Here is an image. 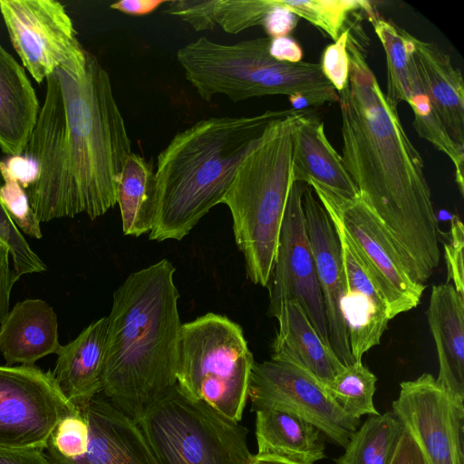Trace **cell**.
Returning a JSON list of instances; mask_svg holds the SVG:
<instances>
[{"mask_svg":"<svg viewBox=\"0 0 464 464\" xmlns=\"http://www.w3.org/2000/svg\"><path fill=\"white\" fill-rule=\"evenodd\" d=\"M46 92L24 155L38 178L25 191L39 222L117 204V188L131 144L110 76L84 50L46 78Z\"/></svg>","mask_w":464,"mask_h":464,"instance_id":"cell-1","label":"cell"},{"mask_svg":"<svg viewBox=\"0 0 464 464\" xmlns=\"http://www.w3.org/2000/svg\"><path fill=\"white\" fill-rule=\"evenodd\" d=\"M349 81L338 92L343 161L360 196L423 284L440 262L438 219L422 158L406 134L363 50L350 33Z\"/></svg>","mask_w":464,"mask_h":464,"instance_id":"cell-2","label":"cell"},{"mask_svg":"<svg viewBox=\"0 0 464 464\" xmlns=\"http://www.w3.org/2000/svg\"><path fill=\"white\" fill-rule=\"evenodd\" d=\"M168 259L130 274L113 294L102 392L137 423L176 383L181 322Z\"/></svg>","mask_w":464,"mask_h":464,"instance_id":"cell-3","label":"cell"},{"mask_svg":"<svg viewBox=\"0 0 464 464\" xmlns=\"http://www.w3.org/2000/svg\"><path fill=\"white\" fill-rule=\"evenodd\" d=\"M295 110L210 117L178 132L160 152L150 240H181L222 200L266 128Z\"/></svg>","mask_w":464,"mask_h":464,"instance_id":"cell-4","label":"cell"},{"mask_svg":"<svg viewBox=\"0 0 464 464\" xmlns=\"http://www.w3.org/2000/svg\"><path fill=\"white\" fill-rule=\"evenodd\" d=\"M306 111L271 122L240 163L222 203L233 219L236 244L255 285L266 286L276 253L292 177L294 133Z\"/></svg>","mask_w":464,"mask_h":464,"instance_id":"cell-5","label":"cell"},{"mask_svg":"<svg viewBox=\"0 0 464 464\" xmlns=\"http://www.w3.org/2000/svg\"><path fill=\"white\" fill-rule=\"evenodd\" d=\"M271 38L259 37L232 44L207 37L182 46L177 60L199 97L210 102L221 94L237 102L254 97L302 94L312 105L339 102L320 63L279 62L271 56Z\"/></svg>","mask_w":464,"mask_h":464,"instance_id":"cell-6","label":"cell"},{"mask_svg":"<svg viewBox=\"0 0 464 464\" xmlns=\"http://www.w3.org/2000/svg\"><path fill=\"white\" fill-rule=\"evenodd\" d=\"M255 362L239 324L208 313L182 324L177 383L188 395L239 422Z\"/></svg>","mask_w":464,"mask_h":464,"instance_id":"cell-7","label":"cell"},{"mask_svg":"<svg viewBox=\"0 0 464 464\" xmlns=\"http://www.w3.org/2000/svg\"><path fill=\"white\" fill-rule=\"evenodd\" d=\"M158 464H249L248 430L176 383L138 422Z\"/></svg>","mask_w":464,"mask_h":464,"instance_id":"cell-8","label":"cell"},{"mask_svg":"<svg viewBox=\"0 0 464 464\" xmlns=\"http://www.w3.org/2000/svg\"><path fill=\"white\" fill-rule=\"evenodd\" d=\"M77 409L51 372L0 365V450H44L61 420Z\"/></svg>","mask_w":464,"mask_h":464,"instance_id":"cell-9","label":"cell"},{"mask_svg":"<svg viewBox=\"0 0 464 464\" xmlns=\"http://www.w3.org/2000/svg\"><path fill=\"white\" fill-rule=\"evenodd\" d=\"M310 188L370 266L386 299L390 319L415 308L425 285L411 277L394 241L361 196L347 199L316 185Z\"/></svg>","mask_w":464,"mask_h":464,"instance_id":"cell-10","label":"cell"},{"mask_svg":"<svg viewBox=\"0 0 464 464\" xmlns=\"http://www.w3.org/2000/svg\"><path fill=\"white\" fill-rule=\"evenodd\" d=\"M248 399L252 411L273 409L298 416L343 449L360 425V420L346 414L322 383L298 367L283 362H255Z\"/></svg>","mask_w":464,"mask_h":464,"instance_id":"cell-11","label":"cell"},{"mask_svg":"<svg viewBox=\"0 0 464 464\" xmlns=\"http://www.w3.org/2000/svg\"><path fill=\"white\" fill-rule=\"evenodd\" d=\"M304 188L301 182L293 181L287 197L269 279V314L275 317L284 302H296L322 341L331 347L323 295L305 226Z\"/></svg>","mask_w":464,"mask_h":464,"instance_id":"cell-12","label":"cell"},{"mask_svg":"<svg viewBox=\"0 0 464 464\" xmlns=\"http://www.w3.org/2000/svg\"><path fill=\"white\" fill-rule=\"evenodd\" d=\"M0 12L14 49L38 83L85 50L58 1L0 0Z\"/></svg>","mask_w":464,"mask_h":464,"instance_id":"cell-13","label":"cell"},{"mask_svg":"<svg viewBox=\"0 0 464 464\" xmlns=\"http://www.w3.org/2000/svg\"><path fill=\"white\" fill-rule=\"evenodd\" d=\"M392 412L430 464H464V401L431 374L401 382Z\"/></svg>","mask_w":464,"mask_h":464,"instance_id":"cell-14","label":"cell"},{"mask_svg":"<svg viewBox=\"0 0 464 464\" xmlns=\"http://www.w3.org/2000/svg\"><path fill=\"white\" fill-rule=\"evenodd\" d=\"M303 209L323 295L330 345L343 365L347 366L355 361L341 309L345 279L339 237L332 219L308 185L304 188Z\"/></svg>","mask_w":464,"mask_h":464,"instance_id":"cell-15","label":"cell"},{"mask_svg":"<svg viewBox=\"0 0 464 464\" xmlns=\"http://www.w3.org/2000/svg\"><path fill=\"white\" fill-rule=\"evenodd\" d=\"M333 223L340 241L345 279L341 309L352 356L362 362V355L380 343L387 329L391 320L388 305L370 266L340 224Z\"/></svg>","mask_w":464,"mask_h":464,"instance_id":"cell-16","label":"cell"},{"mask_svg":"<svg viewBox=\"0 0 464 464\" xmlns=\"http://www.w3.org/2000/svg\"><path fill=\"white\" fill-rule=\"evenodd\" d=\"M80 410L89 427L83 450L52 464H158L139 424L110 401L97 395Z\"/></svg>","mask_w":464,"mask_h":464,"instance_id":"cell-17","label":"cell"},{"mask_svg":"<svg viewBox=\"0 0 464 464\" xmlns=\"http://www.w3.org/2000/svg\"><path fill=\"white\" fill-rule=\"evenodd\" d=\"M293 181L316 185L347 199L360 196L340 156L324 133V122L306 111L297 121L293 141Z\"/></svg>","mask_w":464,"mask_h":464,"instance_id":"cell-18","label":"cell"},{"mask_svg":"<svg viewBox=\"0 0 464 464\" xmlns=\"http://www.w3.org/2000/svg\"><path fill=\"white\" fill-rule=\"evenodd\" d=\"M107 328L108 318L102 317L56 352L51 374L63 394L78 409L102 392Z\"/></svg>","mask_w":464,"mask_h":464,"instance_id":"cell-19","label":"cell"},{"mask_svg":"<svg viewBox=\"0 0 464 464\" xmlns=\"http://www.w3.org/2000/svg\"><path fill=\"white\" fill-rule=\"evenodd\" d=\"M275 317L278 331L272 344L271 360L295 365L323 385L344 368L333 349L322 341L299 304L284 302Z\"/></svg>","mask_w":464,"mask_h":464,"instance_id":"cell-20","label":"cell"},{"mask_svg":"<svg viewBox=\"0 0 464 464\" xmlns=\"http://www.w3.org/2000/svg\"><path fill=\"white\" fill-rule=\"evenodd\" d=\"M427 318L438 353L436 381L464 401V295L450 282L433 285Z\"/></svg>","mask_w":464,"mask_h":464,"instance_id":"cell-21","label":"cell"},{"mask_svg":"<svg viewBox=\"0 0 464 464\" xmlns=\"http://www.w3.org/2000/svg\"><path fill=\"white\" fill-rule=\"evenodd\" d=\"M60 345L56 314L43 300L18 302L1 323L0 353L8 366H33Z\"/></svg>","mask_w":464,"mask_h":464,"instance_id":"cell-22","label":"cell"},{"mask_svg":"<svg viewBox=\"0 0 464 464\" xmlns=\"http://www.w3.org/2000/svg\"><path fill=\"white\" fill-rule=\"evenodd\" d=\"M413 57L433 111L452 140L464 149V83L460 70L438 45L415 36Z\"/></svg>","mask_w":464,"mask_h":464,"instance_id":"cell-23","label":"cell"},{"mask_svg":"<svg viewBox=\"0 0 464 464\" xmlns=\"http://www.w3.org/2000/svg\"><path fill=\"white\" fill-rule=\"evenodd\" d=\"M36 93L24 69L0 44V149L24 153L39 113Z\"/></svg>","mask_w":464,"mask_h":464,"instance_id":"cell-24","label":"cell"},{"mask_svg":"<svg viewBox=\"0 0 464 464\" xmlns=\"http://www.w3.org/2000/svg\"><path fill=\"white\" fill-rule=\"evenodd\" d=\"M255 412L257 455L298 464H314L325 457L321 431L310 422L278 410Z\"/></svg>","mask_w":464,"mask_h":464,"instance_id":"cell-25","label":"cell"},{"mask_svg":"<svg viewBox=\"0 0 464 464\" xmlns=\"http://www.w3.org/2000/svg\"><path fill=\"white\" fill-rule=\"evenodd\" d=\"M368 15L386 55L387 98L395 105L401 102L410 106L428 102L413 57V35L373 11Z\"/></svg>","mask_w":464,"mask_h":464,"instance_id":"cell-26","label":"cell"},{"mask_svg":"<svg viewBox=\"0 0 464 464\" xmlns=\"http://www.w3.org/2000/svg\"><path fill=\"white\" fill-rule=\"evenodd\" d=\"M122 231L140 237L150 232L156 210L155 171L150 161L131 152L123 166L117 188Z\"/></svg>","mask_w":464,"mask_h":464,"instance_id":"cell-27","label":"cell"},{"mask_svg":"<svg viewBox=\"0 0 464 464\" xmlns=\"http://www.w3.org/2000/svg\"><path fill=\"white\" fill-rule=\"evenodd\" d=\"M401 430L392 411L369 416L352 435L344 453L334 459L335 464H388Z\"/></svg>","mask_w":464,"mask_h":464,"instance_id":"cell-28","label":"cell"},{"mask_svg":"<svg viewBox=\"0 0 464 464\" xmlns=\"http://www.w3.org/2000/svg\"><path fill=\"white\" fill-rule=\"evenodd\" d=\"M377 378L362 362L344 366L329 383L326 392L350 417L360 420L363 415H377L373 404Z\"/></svg>","mask_w":464,"mask_h":464,"instance_id":"cell-29","label":"cell"},{"mask_svg":"<svg viewBox=\"0 0 464 464\" xmlns=\"http://www.w3.org/2000/svg\"><path fill=\"white\" fill-rule=\"evenodd\" d=\"M283 7L295 15L320 28L334 41L340 36L348 14L362 9L372 12L371 3L364 0H280Z\"/></svg>","mask_w":464,"mask_h":464,"instance_id":"cell-30","label":"cell"},{"mask_svg":"<svg viewBox=\"0 0 464 464\" xmlns=\"http://www.w3.org/2000/svg\"><path fill=\"white\" fill-rule=\"evenodd\" d=\"M211 23L225 32L237 34L255 25H262L275 7V0H211Z\"/></svg>","mask_w":464,"mask_h":464,"instance_id":"cell-31","label":"cell"},{"mask_svg":"<svg viewBox=\"0 0 464 464\" xmlns=\"http://www.w3.org/2000/svg\"><path fill=\"white\" fill-rule=\"evenodd\" d=\"M0 242L5 244L13 257L15 279L20 276L43 272L46 269L44 262L32 250L28 243L10 218L0 200Z\"/></svg>","mask_w":464,"mask_h":464,"instance_id":"cell-32","label":"cell"},{"mask_svg":"<svg viewBox=\"0 0 464 464\" xmlns=\"http://www.w3.org/2000/svg\"><path fill=\"white\" fill-rule=\"evenodd\" d=\"M4 184L0 186V200L10 218L24 233L42 237L40 222L29 202L25 189L5 171L0 169Z\"/></svg>","mask_w":464,"mask_h":464,"instance_id":"cell-33","label":"cell"},{"mask_svg":"<svg viewBox=\"0 0 464 464\" xmlns=\"http://www.w3.org/2000/svg\"><path fill=\"white\" fill-rule=\"evenodd\" d=\"M349 34L350 29L343 31L338 39L324 49L320 63L324 77L337 92L343 91L349 81L350 62L347 52Z\"/></svg>","mask_w":464,"mask_h":464,"instance_id":"cell-34","label":"cell"},{"mask_svg":"<svg viewBox=\"0 0 464 464\" xmlns=\"http://www.w3.org/2000/svg\"><path fill=\"white\" fill-rule=\"evenodd\" d=\"M450 235L448 242L444 244L448 282L452 281L457 292L464 295V227L458 215L451 218Z\"/></svg>","mask_w":464,"mask_h":464,"instance_id":"cell-35","label":"cell"},{"mask_svg":"<svg viewBox=\"0 0 464 464\" xmlns=\"http://www.w3.org/2000/svg\"><path fill=\"white\" fill-rule=\"evenodd\" d=\"M388 464H430L414 439L402 427L392 447Z\"/></svg>","mask_w":464,"mask_h":464,"instance_id":"cell-36","label":"cell"},{"mask_svg":"<svg viewBox=\"0 0 464 464\" xmlns=\"http://www.w3.org/2000/svg\"><path fill=\"white\" fill-rule=\"evenodd\" d=\"M0 169L5 171L25 190L35 182L39 173L35 161L24 154L10 156L6 160H0Z\"/></svg>","mask_w":464,"mask_h":464,"instance_id":"cell-37","label":"cell"},{"mask_svg":"<svg viewBox=\"0 0 464 464\" xmlns=\"http://www.w3.org/2000/svg\"><path fill=\"white\" fill-rule=\"evenodd\" d=\"M275 4L262 24L270 38L286 36L297 24L296 15L283 7L280 0H275Z\"/></svg>","mask_w":464,"mask_h":464,"instance_id":"cell-38","label":"cell"},{"mask_svg":"<svg viewBox=\"0 0 464 464\" xmlns=\"http://www.w3.org/2000/svg\"><path fill=\"white\" fill-rule=\"evenodd\" d=\"M10 252L0 242V324L9 313L10 294L16 279L9 266Z\"/></svg>","mask_w":464,"mask_h":464,"instance_id":"cell-39","label":"cell"},{"mask_svg":"<svg viewBox=\"0 0 464 464\" xmlns=\"http://www.w3.org/2000/svg\"><path fill=\"white\" fill-rule=\"evenodd\" d=\"M269 53L279 62L298 63L303 57L300 45L287 36L271 38Z\"/></svg>","mask_w":464,"mask_h":464,"instance_id":"cell-40","label":"cell"},{"mask_svg":"<svg viewBox=\"0 0 464 464\" xmlns=\"http://www.w3.org/2000/svg\"><path fill=\"white\" fill-rule=\"evenodd\" d=\"M0 464H52L42 450H0Z\"/></svg>","mask_w":464,"mask_h":464,"instance_id":"cell-41","label":"cell"},{"mask_svg":"<svg viewBox=\"0 0 464 464\" xmlns=\"http://www.w3.org/2000/svg\"><path fill=\"white\" fill-rule=\"evenodd\" d=\"M169 0H122L111 4L110 7L130 15H146Z\"/></svg>","mask_w":464,"mask_h":464,"instance_id":"cell-42","label":"cell"},{"mask_svg":"<svg viewBox=\"0 0 464 464\" xmlns=\"http://www.w3.org/2000/svg\"><path fill=\"white\" fill-rule=\"evenodd\" d=\"M249 464H298L286 459L269 456L252 455Z\"/></svg>","mask_w":464,"mask_h":464,"instance_id":"cell-43","label":"cell"}]
</instances>
